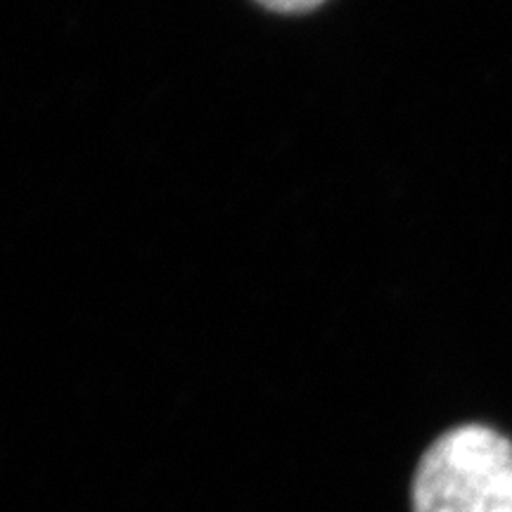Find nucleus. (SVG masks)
<instances>
[{
  "label": "nucleus",
  "mask_w": 512,
  "mask_h": 512,
  "mask_svg": "<svg viewBox=\"0 0 512 512\" xmlns=\"http://www.w3.org/2000/svg\"><path fill=\"white\" fill-rule=\"evenodd\" d=\"M413 512H512V441L484 425L441 434L415 470Z\"/></svg>",
  "instance_id": "1"
},
{
  "label": "nucleus",
  "mask_w": 512,
  "mask_h": 512,
  "mask_svg": "<svg viewBox=\"0 0 512 512\" xmlns=\"http://www.w3.org/2000/svg\"><path fill=\"white\" fill-rule=\"evenodd\" d=\"M264 8L273 12H287V15H299V12L316 10L318 5H323L325 0H256Z\"/></svg>",
  "instance_id": "2"
}]
</instances>
